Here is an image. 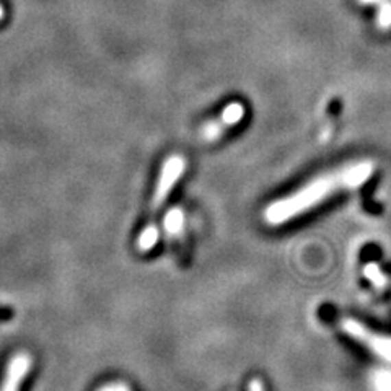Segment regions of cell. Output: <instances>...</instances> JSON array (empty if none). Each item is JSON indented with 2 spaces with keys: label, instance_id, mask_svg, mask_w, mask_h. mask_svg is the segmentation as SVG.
Wrapping results in <instances>:
<instances>
[{
  "label": "cell",
  "instance_id": "cell-1",
  "mask_svg": "<svg viewBox=\"0 0 391 391\" xmlns=\"http://www.w3.org/2000/svg\"><path fill=\"white\" fill-rule=\"evenodd\" d=\"M373 171H375L373 162L360 160V162L342 165L341 168L323 173L295 193L269 204L264 211V220L274 227L284 225L287 222L294 220L295 217L307 214L308 211L328 201L334 194L365 185L370 180Z\"/></svg>",
  "mask_w": 391,
  "mask_h": 391
},
{
  "label": "cell",
  "instance_id": "cell-2",
  "mask_svg": "<svg viewBox=\"0 0 391 391\" xmlns=\"http://www.w3.org/2000/svg\"><path fill=\"white\" fill-rule=\"evenodd\" d=\"M341 329L344 331L347 336L357 341L359 344L367 347L372 354H375L377 357L386 360L391 364V337L383 336V334H378L372 329H368L367 326L359 323L354 318H344L341 321Z\"/></svg>",
  "mask_w": 391,
  "mask_h": 391
},
{
  "label": "cell",
  "instance_id": "cell-3",
  "mask_svg": "<svg viewBox=\"0 0 391 391\" xmlns=\"http://www.w3.org/2000/svg\"><path fill=\"white\" fill-rule=\"evenodd\" d=\"M186 169V160L181 155H169L162 165L160 169V176L156 180L154 201H152V207L158 209L162 204L167 201L168 194L171 193L176 182L182 176Z\"/></svg>",
  "mask_w": 391,
  "mask_h": 391
},
{
  "label": "cell",
  "instance_id": "cell-4",
  "mask_svg": "<svg viewBox=\"0 0 391 391\" xmlns=\"http://www.w3.org/2000/svg\"><path fill=\"white\" fill-rule=\"evenodd\" d=\"M245 117V106L240 102H230L227 106L222 110L219 117L214 121H209L202 126L201 137L206 142H215L224 136L230 128H235L240 124Z\"/></svg>",
  "mask_w": 391,
  "mask_h": 391
},
{
  "label": "cell",
  "instance_id": "cell-5",
  "mask_svg": "<svg viewBox=\"0 0 391 391\" xmlns=\"http://www.w3.org/2000/svg\"><path fill=\"white\" fill-rule=\"evenodd\" d=\"M32 367L33 359L28 352H19V354L13 355V357L8 360L5 378H3L0 391H20L21 383H23L25 378L28 377Z\"/></svg>",
  "mask_w": 391,
  "mask_h": 391
},
{
  "label": "cell",
  "instance_id": "cell-6",
  "mask_svg": "<svg viewBox=\"0 0 391 391\" xmlns=\"http://www.w3.org/2000/svg\"><path fill=\"white\" fill-rule=\"evenodd\" d=\"M359 2L375 7L378 26L381 29H391V0H359Z\"/></svg>",
  "mask_w": 391,
  "mask_h": 391
},
{
  "label": "cell",
  "instance_id": "cell-7",
  "mask_svg": "<svg viewBox=\"0 0 391 391\" xmlns=\"http://www.w3.org/2000/svg\"><path fill=\"white\" fill-rule=\"evenodd\" d=\"M163 227L171 237H176L185 228V212L180 207H173L165 214Z\"/></svg>",
  "mask_w": 391,
  "mask_h": 391
},
{
  "label": "cell",
  "instance_id": "cell-8",
  "mask_svg": "<svg viewBox=\"0 0 391 391\" xmlns=\"http://www.w3.org/2000/svg\"><path fill=\"white\" fill-rule=\"evenodd\" d=\"M158 238H160V232L155 225H149V227H145L137 238L139 251H141V253H149L150 250H154V246L156 245V241H158Z\"/></svg>",
  "mask_w": 391,
  "mask_h": 391
},
{
  "label": "cell",
  "instance_id": "cell-9",
  "mask_svg": "<svg viewBox=\"0 0 391 391\" xmlns=\"http://www.w3.org/2000/svg\"><path fill=\"white\" fill-rule=\"evenodd\" d=\"M364 277L367 279L370 284L375 287L377 290H383L386 284H388V279L381 271L380 266L377 263H367L364 268Z\"/></svg>",
  "mask_w": 391,
  "mask_h": 391
},
{
  "label": "cell",
  "instance_id": "cell-10",
  "mask_svg": "<svg viewBox=\"0 0 391 391\" xmlns=\"http://www.w3.org/2000/svg\"><path fill=\"white\" fill-rule=\"evenodd\" d=\"M98 391H130V388L128 385H124V383H108V385H104L99 388Z\"/></svg>",
  "mask_w": 391,
  "mask_h": 391
},
{
  "label": "cell",
  "instance_id": "cell-11",
  "mask_svg": "<svg viewBox=\"0 0 391 391\" xmlns=\"http://www.w3.org/2000/svg\"><path fill=\"white\" fill-rule=\"evenodd\" d=\"M248 390L250 391H266L264 390V383L259 380V378H253V380L250 381V385H248Z\"/></svg>",
  "mask_w": 391,
  "mask_h": 391
},
{
  "label": "cell",
  "instance_id": "cell-12",
  "mask_svg": "<svg viewBox=\"0 0 391 391\" xmlns=\"http://www.w3.org/2000/svg\"><path fill=\"white\" fill-rule=\"evenodd\" d=\"M3 16H5V8L0 3V20H3Z\"/></svg>",
  "mask_w": 391,
  "mask_h": 391
}]
</instances>
